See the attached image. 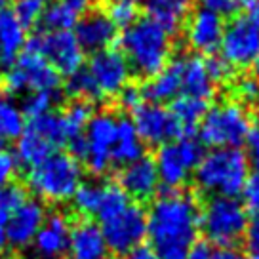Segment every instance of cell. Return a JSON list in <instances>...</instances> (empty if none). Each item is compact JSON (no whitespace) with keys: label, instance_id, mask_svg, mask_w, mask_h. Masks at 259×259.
I'll return each instance as SVG.
<instances>
[{"label":"cell","instance_id":"cell-5","mask_svg":"<svg viewBox=\"0 0 259 259\" xmlns=\"http://www.w3.org/2000/svg\"><path fill=\"white\" fill-rule=\"evenodd\" d=\"M82 166L74 156L56 153L29 168L27 185L34 196L46 202H67L82 185Z\"/></svg>","mask_w":259,"mask_h":259},{"label":"cell","instance_id":"cell-35","mask_svg":"<svg viewBox=\"0 0 259 259\" xmlns=\"http://www.w3.org/2000/svg\"><path fill=\"white\" fill-rule=\"evenodd\" d=\"M48 6L50 0H16L14 14L27 29V27H32V25H36L40 21Z\"/></svg>","mask_w":259,"mask_h":259},{"label":"cell","instance_id":"cell-6","mask_svg":"<svg viewBox=\"0 0 259 259\" xmlns=\"http://www.w3.org/2000/svg\"><path fill=\"white\" fill-rule=\"evenodd\" d=\"M251 134L250 116L240 103L223 101L206 111L198 124L200 141L211 149H238Z\"/></svg>","mask_w":259,"mask_h":259},{"label":"cell","instance_id":"cell-21","mask_svg":"<svg viewBox=\"0 0 259 259\" xmlns=\"http://www.w3.org/2000/svg\"><path fill=\"white\" fill-rule=\"evenodd\" d=\"M69 251L73 259H105L109 250L99 225L88 219L74 223L71 227Z\"/></svg>","mask_w":259,"mask_h":259},{"label":"cell","instance_id":"cell-48","mask_svg":"<svg viewBox=\"0 0 259 259\" xmlns=\"http://www.w3.org/2000/svg\"><path fill=\"white\" fill-rule=\"evenodd\" d=\"M69 6L76 12H84V10H88L90 6H94L97 0H65Z\"/></svg>","mask_w":259,"mask_h":259},{"label":"cell","instance_id":"cell-34","mask_svg":"<svg viewBox=\"0 0 259 259\" xmlns=\"http://www.w3.org/2000/svg\"><path fill=\"white\" fill-rule=\"evenodd\" d=\"M65 88H67V94L73 97H82V99H88V101H103V97L99 96V92L94 86L86 69H80L78 73L71 74Z\"/></svg>","mask_w":259,"mask_h":259},{"label":"cell","instance_id":"cell-22","mask_svg":"<svg viewBox=\"0 0 259 259\" xmlns=\"http://www.w3.org/2000/svg\"><path fill=\"white\" fill-rule=\"evenodd\" d=\"M27 46V29L14 10H0V65L12 67Z\"/></svg>","mask_w":259,"mask_h":259},{"label":"cell","instance_id":"cell-44","mask_svg":"<svg viewBox=\"0 0 259 259\" xmlns=\"http://www.w3.org/2000/svg\"><path fill=\"white\" fill-rule=\"evenodd\" d=\"M248 164L253 166L255 176H259V128L253 130L248 138Z\"/></svg>","mask_w":259,"mask_h":259},{"label":"cell","instance_id":"cell-42","mask_svg":"<svg viewBox=\"0 0 259 259\" xmlns=\"http://www.w3.org/2000/svg\"><path fill=\"white\" fill-rule=\"evenodd\" d=\"M120 105L124 109H128V111H136L141 103H143V94H141V88H136V86H126V88L122 90L120 94Z\"/></svg>","mask_w":259,"mask_h":259},{"label":"cell","instance_id":"cell-2","mask_svg":"<svg viewBox=\"0 0 259 259\" xmlns=\"http://www.w3.org/2000/svg\"><path fill=\"white\" fill-rule=\"evenodd\" d=\"M97 219L107 250L116 255H128L145 240L147 211L114 183H103Z\"/></svg>","mask_w":259,"mask_h":259},{"label":"cell","instance_id":"cell-32","mask_svg":"<svg viewBox=\"0 0 259 259\" xmlns=\"http://www.w3.org/2000/svg\"><path fill=\"white\" fill-rule=\"evenodd\" d=\"M107 17L114 27L128 29L139 19L138 4L134 0H111L107 6Z\"/></svg>","mask_w":259,"mask_h":259},{"label":"cell","instance_id":"cell-20","mask_svg":"<svg viewBox=\"0 0 259 259\" xmlns=\"http://www.w3.org/2000/svg\"><path fill=\"white\" fill-rule=\"evenodd\" d=\"M74 27H76L74 36L80 48L92 54L109 50V46L116 38V27L103 12H90L82 19H78Z\"/></svg>","mask_w":259,"mask_h":259},{"label":"cell","instance_id":"cell-14","mask_svg":"<svg viewBox=\"0 0 259 259\" xmlns=\"http://www.w3.org/2000/svg\"><path fill=\"white\" fill-rule=\"evenodd\" d=\"M86 73L97 88L99 96L114 97L128 86L130 80V65L120 52L103 50L92 56Z\"/></svg>","mask_w":259,"mask_h":259},{"label":"cell","instance_id":"cell-13","mask_svg":"<svg viewBox=\"0 0 259 259\" xmlns=\"http://www.w3.org/2000/svg\"><path fill=\"white\" fill-rule=\"evenodd\" d=\"M82 136H84V145H86V153H84L82 160L86 162L92 174H96V176L105 174L113 164L116 118L105 111L94 114Z\"/></svg>","mask_w":259,"mask_h":259},{"label":"cell","instance_id":"cell-15","mask_svg":"<svg viewBox=\"0 0 259 259\" xmlns=\"http://www.w3.org/2000/svg\"><path fill=\"white\" fill-rule=\"evenodd\" d=\"M134 126L138 130V136L141 141L151 145H164L170 143L174 138L181 136L176 118L166 107L158 103H141L134 111Z\"/></svg>","mask_w":259,"mask_h":259},{"label":"cell","instance_id":"cell-52","mask_svg":"<svg viewBox=\"0 0 259 259\" xmlns=\"http://www.w3.org/2000/svg\"><path fill=\"white\" fill-rule=\"evenodd\" d=\"M253 12H255V14H257V16H259V4H257V6H255V8H253Z\"/></svg>","mask_w":259,"mask_h":259},{"label":"cell","instance_id":"cell-39","mask_svg":"<svg viewBox=\"0 0 259 259\" xmlns=\"http://www.w3.org/2000/svg\"><path fill=\"white\" fill-rule=\"evenodd\" d=\"M206 71L210 74L211 82L219 84V82H225L233 74V67L227 63L223 57H210V59H206Z\"/></svg>","mask_w":259,"mask_h":259},{"label":"cell","instance_id":"cell-50","mask_svg":"<svg viewBox=\"0 0 259 259\" xmlns=\"http://www.w3.org/2000/svg\"><path fill=\"white\" fill-rule=\"evenodd\" d=\"M219 259H246V255L236 250H225L219 255Z\"/></svg>","mask_w":259,"mask_h":259},{"label":"cell","instance_id":"cell-3","mask_svg":"<svg viewBox=\"0 0 259 259\" xmlns=\"http://www.w3.org/2000/svg\"><path fill=\"white\" fill-rule=\"evenodd\" d=\"M120 46L130 71L145 78H153L160 73L171 54L170 34L151 17H141L132 27L124 29Z\"/></svg>","mask_w":259,"mask_h":259},{"label":"cell","instance_id":"cell-8","mask_svg":"<svg viewBox=\"0 0 259 259\" xmlns=\"http://www.w3.org/2000/svg\"><path fill=\"white\" fill-rule=\"evenodd\" d=\"M248 225V213L240 200L229 196H211L208 204L200 211V229H202L210 244L231 248L240 238Z\"/></svg>","mask_w":259,"mask_h":259},{"label":"cell","instance_id":"cell-17","mask_svg":"<svg viewBox=\"0 0 259 259\" xmlns=\"http://www.w3.org/2000/svg\"><path fill=\"white\" fill-rule=\"evenodd\" d=\"M225 23L219 14L206 8H198L191 14L185 27L187 44L196 52L213 54L221 46Z\"/></svg>","mask_w":259,"mask_h":259},{"label":"cell","instance_id":"cell-19","mask_svg":"<svg viewBox=\"0 0 259 259\" xmlns=\"http://www.w3.org/2000/svg\"><path fill=\"white\" fill-rule=\"evenodd\" d=\"M71 225L63 213L46 215L44 225L32 240V248L40 259H61L69 251Z\"/></svg>","mask_w":259,"mask_h":259},{"label":"cell","instance_id":"cell-18","mask_svg":"<svg viewBox=\"0 0 259 259\" xmlns=\"http://www.w3.org/2000/svg\"><path fill=\"white\" fill-rule=\"evenodd\" d=\"M158 185H160L158 171H156L154 160L149 156L122 166V171L118 174V187L130 198H136V200H147L154 196L158 191Z\"/></svg>","mask_w":259,"mask_h":259},{"label":"cell","instance_id":"cell-11","mask_svg":"<svg viewBox=\"0 0 259 259\" xmlns=\"http://www.w3.org/2000/svg\"><path fill=\"white\" fill-rule=\"evenodd\" d=\"M219 50L231 67H248L259 61V16L253 10L225 25Z\"/></svg>","mask_w":259,"mask_h":259},{"label":"cell","instance_id":"cell-56","mask_svg":"<svg viewBox=\"0 0 259 259\" xmlns=\"http://www.w3.org/2000/svg\"><path fill=\"white\" fill-rule=\"evenodd\" d=\"M181 2H187V0H181Z\"/></svg>","mask_w":259,"mask_h":259},{"label":"cell","instance_id":"cell-46","mask_svg":"<svg viewBox=\"0 0 259 259\" xmlns=\"http://www.w3.org/2000/svg\"><path fill=\"white\" fill-rule=\"evenodd\" d=\"M8 218H10V211L6 208L0 206V253L8 248Z\"/></svg>","mask_w":259,"mask_h":259},{"label":"cell","instance_id":"cell-27","mask_svg":"<svg viewBox=\"0 0 259 259\" xmlns=\"http://www.w3.org/2000/svg\"><path fill=\"white\" fill-rule=\"evenodd\" d=\"M206 111H208V101L196 99V97L179 96L171 101L170 113L181 130V138L193 134L194 128L202 122Z\"/></svg>","mask_w":259,"mask_h":259},{"label":"cell","instance_id":"cell-28","mask_svg":"<svg viewBox=\"0 0 259 259\" xmlns=\"http://www.w3.org/2000/svg\"><path fill=\"white\" fill-rule=\"evenodd\" d=\"M25 128L23 113L4 92H0V141L17 139Z\"/></svg>","mask_w":259,"mask_h":259},{"label":"cell","instance_id":"cell-7","mask_svg":"<svg viewBox=\"0 0 259 259\" xmlns=\"http://www.w3.org/2000/svg\"><path fill=\"white\" fill-rule=\"evenodd\" d=\"M67 143L69 136L65 132L61 114L46 113L31 118V122L23 128L21 136L17 138L16 156L21 164L34 168L48 156L56 154L57 149Z\"/></svg>","mask_w":259,"mask_h":259},{"label":"cell","instance_id":"cell-25","mask_svg":"<svg viewBox=\"0 0 259 259\" xmlns=\"http://www.w3.org/2000/svg\"><path fill=\"white\" fill-rule=\"evenodd\" d=\"M143 141L139 139L134 122L128 118H116V136L113 147V162L126 166L143 158Z\"/></svg>","mask_w":259,"mask_h":259},{"label":"cell","instance_id":"cell-40","mask_svg":"<svg viewBox=\"0 0 259 259\" xmlns=\"http://www.w3.org/2000/svg\"><path fill=\"white\" fill-rule=\"evenodd\" d=\"M242 200L246 210L259 213V176L248 178V181H246V185L242 189Z\"/></svg>","mask_w":259,"mask_h":259},{"label":"cell","instance_id":"cell-24","mask_svg":"<svg viewBox=\"0 0 259 259\" xmlns=\"http://www.w3.org/2000/svg\"><path fill=\"white\" fill-rule=\"evenodd\" d=\"M181 92L183 96L196 97L208 101L215 94V84L211 82L206 71V61L200 57H187L183 61V74H181Z\"/></svg>","mask_w":259,"mask_h":259},{"label":"cell","instance_id":"cell-30","mask_svg":"<svg viewBox=\"0 0 259 259\" xmlns=\"http://www.w3.org/2000/svg\"><path fill=\"white\" fill-rule=\"evenodd\" d=\"M40 21L48 31H71L78 21V12L71 8L65 0H59L50 4Z\"/></svg>","mask_w":259,"mask_h":259},{"label":"cell","instance_id":"cell-31","mask_svg":"<svg viewBox=\"0 0 259 259\" xmlns=\"http://www.w3.org/2000/svg\"><path fill=\"white\" fill-rule=\"evenodd\" d=\"M103 196V183H82L74 193L73 200L74 210L82 215H97Z\"/></svg>","mask_w":259,"mask_h":259},{"label":"cell","instance_id":"cell-16","mask_svg":"<svg viewBox=\"0 0 259 259\" xmlns=\"http://www.w3.org/2000/svg\"><path fill=\"white\" fill-rule=\"evenodd\" d=\"M46 208L36 198H27L19 204L16 210L10 211L8 218V246L14 248H27L32 246L34 236L38 235L40 227L46 221Z\"/></svg>","mask_w":259,"mask_h":259},{"label":"cell","instance_id":"cell-9","mask_svg":"<svg viewBox=\"0 0 259 259\" xmlns=\"http://www.w3.org/2000/svg\"><path fill=\"white\" fill-rule=\"evenodd\" d=\"M2 86L8 94H25V92H50L57 94L61 86V76L56 73V69L34 52L32 48L25 46L17 61L2 76Z\"/></svg>","mask_w":259,"mask_h":259},{"label":"cell","instance_id":"cell-12","mask_svg":"<svg viewBox=\"0 0 259 259\" xmlns=\"http://www.w3.org/2000/svg\"><path fill=\"white\" fill-rule=\"evenodd\" d=\"M27 46L38 52L48 61L56 73L71 74L78 73L84 63V50L76 40L73 31H48L42 32L27 42Z\"/></svg>","mask_w":259,"mask_h":259},{"label":"cell","instance_id":"cell-47","mask_svg":"<svg viewBox=\"0 0 259 259\" xmlns=\"http://www.w3.org/2000/svg\"><path fill=\"white\" fill-rule=\"evenodd\" d=\"M128 259H162L151 246H138L136 250H132L128 253Z\"/></svg>","mask_w":259,"mask_h":259},{"label":"cell","instance_id":"cell-51","mask_svg":"<svg viewBox=\"0 0 259 259\" xmlns=\"http://www.w3.org/2000/svg\"><path fill=\"white\" fill-rule=\"evenodd\" d=\"M4 4H6V0H0V10H4Z\"/></svg>","mask_w":259,"mask_h":259},{"label":"cell","instance_id":"cell-54","mask_svg":"<svg viewBox=\"0 0 259 259\" xmlns=\"http://www.w3.org/2000/svg\"><path fill=\"white\" fill-rule=\"evenodd\" d=\"M257 80H259V61H257Z\"/></svg>","mask_w":259,"mask_h":259},{"label":"cell","instance_id":"cell-49","mask_svg":"<svg viewBox=\"0 0 259 259\" xmlns=\"http://www.w3.org/2000/svg\"><path fill=\"white\" fill-rule=\"evenodd\" d=\"M259 4V0H233V6L235 8H242V10H253Z\"/></svg>","mask_w":259,"mask_h":259},{"label":"cell","instance_id":"cell-41","mask_svg":"<svg viewBox=\"0 0 259 259\" xmlns=\"http://www.w3.org/2000/svg\"><path fill=\"white\" fill-rule=\"evenodd\" d=\"M244 242L253 255H259V213H253V218L248 219V225L244 231Z\"/></svg>","mask_w":259,"mask_h":259},{"label":"cell","instance_id":"cell-26","mask_svg":"<svg viewBox=\"0 0 259 259\" xmlns=\"http://www.w3.org/2000/svg\"><path fill=\"white\" fill-rule=\"evenodd\" d=\"M149 17L168 34H176L187 16V2L181 0H145Z\"/></svg>","mask_w":259,"mask_h":259},{"label":"cell","instance_id":"cell-53","mask_svg":"<svg viewBox=\"0 0 259 259\" xmlns=\"http://www.w3.org/2000/svg\"><path fill=\"white\" fill-rule=\"evenodd\" d=\"M134 2H136V4H139V2H145V0H134Z\"/></svg>","mask_w":259,"mask_h":259},{"label":"cell","instance_id":"cell-36","mask_svg":"<svg viewBox=\"0 0 259 259\" xmlns=\"http://www.w3.org/2000/svg\"><path fill=\"white\" fill-rule=\"evenodd\" d=\"M17 168H19V160H17L16 153L6 147H0V189L12 185Z\"/></svg>","mask_w":259,"mask_h":259},{"label":"cell","instance_id":"cell-33","mask_svg":"<svg viewBox=\"0 0 259 259\" xmlns=\"http://www.w3.org/2000/svg\"><path fill=\"white\" fill-rule=\"evenodd\" d=\"M57 94H50V92H29L23 97L21 103V113L27 114L29 118H36L46 113H52V107L57 101Z\"/></svg>","mask_w":259,"mask_h":259},{"label":"cell","instance_id":"cell-1","mask_svg":"<svg viewBox=\"0 0 259 259\" xmlns=\"http://www.w3.org/2000/svg\"><path fill=\"white\" fill-rule=\"evenodd\" d=\"M200 206L193 194L168 191L156 196L147 211V236L162 259H187L198 242Z\"/></svg>","mask_w":259,"mask_h":259},{"label":"cell","instance_id":"cell-23","mask_svg":"<svg viewBox=\"0 0 259 259\" xmlns=\"http://www.w3.org/2000/svg\"><path fill=\"white\" fill-rule=\"evenodd\" d=\"M181 74H183V59L168 63L160 73L153 76L141 88L143 97L149 99V103H158L176 99L181 94Z\"/></svg>","mask_w":259,"mask_h":259},{"label":"cell","instance_id":"cell-4","mask_svg":"<svg viewBox=\"0 0 259 259\" xmlns=\"http://www.w3.org/2000/svg\"><path fill=\"white\" fill-rule=\"evenodd\" d=\"M248 156L240 149H211L194 170L198 189L211 196L236 198L248 181Z\"/></svg>","mask_w":259,"mask_h":259},{"label":"cell","instance_id":"cell-29","mask_svg":"<svg viewBox=\"0 0 259 259\" xmlns=\"http://www.w3.org/2000/svg\"><path fill=\"white\" fill-rule=\"evenodd\" d=\"M92 116H94L92 105L88 101H82V99H76L65 109V113L61 114V120H63L65 132L69 136V141L74 138H80Z\"/></svg>","mask_w":259,"mask_h":259},{"label":"cell","instance_id":"cell-37","mask_svg":"<svg viewBox=\"0 0 259 259\" xmlns=\"http://www.w3.org/2000/svg\"><path fill=\"white\" fill-rule=\"evenodd\" d=\"M235 94L236 97L244 103H257L259 101V80L257 76L244 74L235 82Z\"/></svg>","mask_w":259,"mask_h":259},{"label":"cell","instance_id":"cell-10","mask_svg":"<svg viewBox=\"0 0 259 259\" xmlns=\"http://www.w3.org/2000/svg\"><path fill=\"white\" fill-rule=\"evenodd\" d=\"M202 145L193 136H185L160 145L154 158L160 183L171 191L185 185L191 174L196 170L198 162L202 160Z\"/></svg>","mask_w":259,"mask_h":259},{"label":"cell","instance_id":"cell-43","mask_svg":"<svg viewBox=\"0 0 259 259\" xmlns=\"http://www.w3.org/2000/svg\"><path fill=\"white\" fill-rule=\"evenodd\" d=\"M187 259H219V253L210 242H196L189 250Z\"/></svg>","mask_w":259,"mask_h":259},{"label":"cell","instance_id":"cell-38","mask_svg":"<svg viewBox=\"0 0 259 259\" xmlns=\"http://www.w3.org/2000/svg\"><path fill=\"white\" fill-rule=\"evenodd\" d=\"M27 200V194L19 185H8L0 189V206L6 208L8 211L16 210L19 204Z\"/></svg>","mask_w":259,"mask_h":259},{"label":"cell","instance_id":"cell-55","mask_svg":"<svg viewBox=\"0 0 259 259\" xmlns=\"http://www.w3.org/2000/svg\"><path fill=\"white\" fill-rule=\"evenodd\" d=\"M253 259H259V255H253Z\"/></svg>","mask_w":259,"mask_h":259},{"label":"cell","instance_id":"cell-45","mask_svg":"<svg viewBox=\"0 0 259 259\" xmlns=\"http://www.w3.org/2000/svg\"><path fill=\"white\" fill-rule=\"evenodd\" d=\"M202 4V8L210 10V12H215L219 16L223 14H231L235 6H233V0H198Z\"/></svg>","mask_w":259,"mask_h":259}]
</instances>
